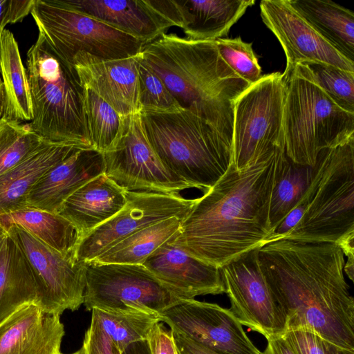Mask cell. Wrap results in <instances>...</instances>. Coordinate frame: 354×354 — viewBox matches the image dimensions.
Returning <instances> with one entry per match:
<instances>
[{
	"label": "cell",
	"instance_id": "35",
	"mask_svg": "<svg viewBox=\"0 0 354 354\" xmlns=\"http://www.w3.org/2000/svg\"><path fill=\"white\" fill-rule=\"evenodd\" d=\"M319 85L343 109L354 113V72L324 64H304Z\"/></svg>",
	"mask_w": 354,
	"mask_h": 354
},
{
	"label": "cell",
	"instance_id": "5",
	"mask_svg": "<svg viewBox=\"0 0 354 354\" xmlns=\"http://www.w3.org/2000/svg\"><path fill=\"white\" fill-rule=\"evenodd\" d=\"M306 209L282 239L337 244L354 255V136L320 152Z\"/></svg>",
	"mask_w": 354,
	"mask_h": 354
},
{
	"label": "cell",
	"instance_id": "2",
	"mask_svg": "<svg viewBox=\"0 0 354 354\" xmlns=\"http://www.w3.org/2000/svg\"><path fill=\"white\" fill-rule=\"evenodd\" d=\"M266 280L286 318V332L310 330L354 354V299L335 243L281 239L258 250Z\"/></svg>",
	"mask_w": 354,
	"mask_h": 354
},
{
	"label": "cell",
	"instance_id": "21",
	"mask_svg": "<svg viewBox=\"0 0 354 354\" xmlns=\"http://www.w3.org/2000/svg\"><path fill=\"white\" fill-rule=\"evenodd\" d=\"M104 169V153L79 148L39 179L28 196L26 207L58 214L73 193Z\"/></svg>",
	"mask_w": 354,
	"mask_h": 354
},
{
	"label": "cell",
	"instance_id": "32",
	"mask_svg": "<svg viewBox=\"0 0 354 354\" xmlns=\"http://www.w3.org/2000/svg\"><path fill=\"white\" fill-rule=\"evenodd\" d=\"M91 320L112 340L122 352L132 342L146 339L157 316L144 313H114L92 309Z\"/></svg>",
	"mask_w": 354,
	"mask_h": 354
},
{
	"label": "cell",
	"instance_id": "27",
	"mask_svg": "<svg viewBox=\"0 0 354 354\" xmlns=\"http://www.w3.org/2000/svg\"><path fill=\"white\" fill-rule=\"evenodd\" d=\"M0 225L5 230L17 225L64 256L75 258V250L80 240L78 232L59 214L24 207L0 214Z\"/></svg>",
	"mask_w": 354,
	"mask_h": 354
},
{
	"label": "cell",
	"instance_id": "10",
	"mask_svg": "<svg viewBox=\"0 0 354 354\" xmlns=\"http://www.w3.org/2000/svg\"><path fill=\"white\" fill-rule=\"evenodd\" d=\"M284 95V79L277 72L262 75L236 100L232 158L237 169L277 148H285Z\"/></svg>",
	"mask_w": 354,
	"mask_h": 354
},
{
	"label": "cell",
	"instance_id": "9",
	"mask_svg": "<svg viewBox=\"0 0 354 354\" xmlns=\"http://www.w3.org/2000/svg\"><path fill=\"white\" fill-rule=\"evenodd\" d=\"M86 310L158 316L180 298L141 264L86 262Z\"/></svg>",
	"mask_w": 354,
	"mask_h": 354
},
{
	"label": "cell",
	"instance_id": "43",
	"mask_svg": "<svg viewBox=\"0 0 354 354\" xmlns=\"http://www.w3.org/2000/svg\"><path fill=\"white\" fill-rule=\"evenodd\" d=\"M263 351L260 354H297L283 336L268 339Z\"/></svg>",
	"mask_w": 354,
	"mask_h": 354
},
{
	"label": "cell",
	"instance_id": "29",
	"mask_svg": "<svg viewBox=\"0 0 354 354\" xmlns=\"http://www.w3.org/2000/svg\"><path fill=\"white\" fill-rule=\"evenodd\" d=\"M184 219L182 217H171L149 225L115 245L91 261L142 265L149 256L179 230Z\"/></svg>",
	"mask_w": 354,
	"mask_h": 354
},
{
	"label": "cell",
	"instance_id": "37",
	"mask_svg": "<svg viewBox=\"0 0 354 354\" xmlns=\"http://www.w3.org/2000/svg\"><path fill=\"white\" fill-rule=\"evenodd\" d=\"M283 336L297 354H332L331 344L310 330L298 329Z\"/></svg>",
	"mask_w": 354,
	"mask_h": 354
},
{
	"label": "cell",
	"instance_id": "6",
	"mask_svg": "<svg viewBox=\"0 0 354 354\" xmlns=\"http://www.w3.org/2000/svg\"><path fill=\"white\" fill-rule=\"evenodd\" d=\"M25 68L33 131L49 142L93 148L85 122L84 89L75 68L40 34L27 52Z\"/></svg>",
	"mask_w": 354,
	"mask_h": 354
},
{
	"label": "cell",
	"instance_id": "39",
	"mask_svg": "<svg viewBox=\"0 0 354 354\" xmlns=\"http://www.w3.org/2000/svg\"><path fill=\"white\" fill-rule=\"evenodd\" d=\"M151 354H178L171 329L157 322L146 338Z\"/></svg>",
	"mask_w": 354,
	"mask_h": 354
},
{
	"label": "cell",
	"instance_id": "3",
	"mask_svg": "<svg viewBox=\"0 0 354 354\" xmlns=\"http://www.w3.org/2000/svg\"><path fill=\"white\" fill-rule=\"evenodd\" d=\"M137 57L181 108L207 121L232 146L234 103L250 85L223 61L216 41L163 33L145 44Z\"/></svg>",
	"mask_w": 354,
	"mask_h": 354
},
{
	"label": "cell",
	"instance_id": "36",
	"mask_svg": "<svg viewBox=\"0 0 354 354\" xmlns=\"http://www.w3.org/2000/svg\"><path fill=\"white\" fill-rule=\"evenodd\" d=\"M215 41L221 58L241 78L250 85L261 78V68L252 44L243 41L240 37Z\"/></svg>",
	"mask_w": 354,
	"mask_h": 354
},
{
	"label": "cell",
	"instance_id": "13",
	"mask_svg": "<svg viewBox=\"0 0 354 354\" xmlns=\"http://www.w3.org/2000/svg\"><path fill=\"white\" fill-rule=\"evenodd\" d=\"M196 201L179 194L127 190L123 208L80 241L75 258L80 262L91 261L149 225L171 217L185 218Z\"/></svg>",
	"mask_w": 354,
	"mask_h": 354
},
{
	"label": "cell",
	"instance_id": "15",
	"mask_svg": "<svg viewBox=\"0 0 354 354\" xmlns=\"http://www.w3.org/2000/svg\"><path fill=\"white\" fill-rule=\"evenodd\" d=\"M172 331L219 354H260L230 311L194 299H180L158 316Z\"/></svg>",
	"mask_w": 354,
	"mask_h": 354
},
{
	"label": "cell",
	"instance_id": "16",
	"mask_svg": "<svg viewBox=\"0 0 354 354\" xmlns=\"http://www.w3.org/2000/svg\"><path fill=\"white\" fill-rule=\"evenodd\" d=\"M261 17L281 44L284 72L297 64H324L354 72V62L340 54L292 7L289 0H263Z\"/></svg>",
	"mask_w": 354,
	"mask_h": 354
},
{
	"label": "cell",
	"instance_id": "20",
	"mask_svg": "<svg viewBox=\"0 0 354 354\" xmlns=\"http://www.w3.org/2000/svg\"><path fill=\"white\" fill-rule=\"evenodd\" d=\"M60 316L34 303L21 306L0 324V354H62Z\"/></svg>",
	"mask_w": 354,
	"mask_h": 354
},
{
	"label": "cell",
	"instance_id": "1",
	"mask_svg": "<svg viewBox=\"0 0 354 354\" xmlns=\"http://www.w3.org/2000/svg\"><path fill=\"white\" fill-rule=\"evenodd\" d=\"M287 160L285 148L280 147L241 169L232 162L213 187L197 198L169 241L218 268L274 241L270 199Z\"/></svg>",
	"mask_w": 354,
	"mask_h": 354
},
{
	"label": "cell",
	"instance_id": "23",
	"mask_svg": "<svg viewBox=\"0 0 354 354\" xmlns=\"http://www.w3.org/2000/svg\"><path fill=\"white\" fill-rule=\"evenodd\" d=\"M79 148L82 147L46 140L0 176V214L26 207L28 196L39 179Z\"/></svg>",
	"mask_w": 354,
	"mask_h": 354
},
{
	"label": "cell",
	"instance_id": "48",
	"mask_svg": "<svg viewBox=\"0 0 354 354\" xmlns=\"http://www.w3.org/2000/svg\"><path fill=\"white\" fill-rule=\"evenodd\" d=\"M71 354H84V353H83L82 348H81L80 349H79L76 352L71 353Z\"/></svg>",
	"mask_w": 354,
	"mask_h": 354
},
{
	"label": "cell",
	"instance_id": "14",
	"mask_svg": "<svg viewBox=\"0 0 354 354\" xmlns=\"http://www.w3.org/2000/svg\"><path fill=\"white\" fill-rule=\"evenodd\" d=\"M104 157V174L127 191L179 194L192 188L161 162L147 138L140 112L127 117L120 140Z\"/></svg>",
	"mask_w": 354,
	"mask_h": 354
},
{
	"label": "cell",
	"instance_id": "4",
	"mask_svg": "<svg viewBox=\"0 0 354 354\" xmlns=\"http://www.w3.org/2000/svg\"><path fill=\"white\" fill-rule=\"evenodd\" d=\"M147 138L163 165L205 193L226 172L232 146L209 123L188 110L141 111Z\"/></svg>",
	"mask_w": 354,
	"mask_h": 354
},
{
	"label": "cell",
	"instance_id": "42",
	"mask_svg": "<svg viewBox=\"0 0 354 354\" xmlns=\"http://www.w3.org/2000/svg\"><path fill=\"white\" fill-rule=\"evenodd\" d=\"M35 0H10V24L19 22L30 13Z\"/></svg>",
	"mask_w": 354,
	"mask_h": 354
},
{
	"label": "cell",
	"instance_id": "38",
	"mask_svg": "<svg viewBox=\"0 0 354 354\" xmlns=\"http://www.w3.org/2000/svg\"><path fill=\"white\" fill-rule=\"evenodd\" d=\"M84 354H121L112 340L91 320L82 346Z\"/></svg>",
	"mask_w": 354,
	"mask_h": 354
},
{
	"label": "cell",
	"instance_id": "12",
	"mask_svg": "<svg viewBox=\"0 0 354 354\" xmlns=\"http://www.w3.org/2000/svg\"><path fill=\"white\" fill-rule=\"evenodd\" d=\"M23 252L35 279L38 305L60 315L84 302L85 263L64 256L17 225L6 230Z\"/></svg>",
	"mask_w": 354,
	"mask_h": 354
},
{
	"label": "cell",
	"instance_id": "26",
	"mask_svg": "<svg viewBox=\"0 0 354 354\" xmlns=\"http://www.w3.org/2000/svg\"><path fill=\"white\" fill-rule=\"evenodd\" d=\"M334 48L354 62V13L330 0H289Z\"/></svg>",
	"mask_w": 354,
	"mask_h": 354
},
{
	"label": "cell",
	"instance_id": "41",
	"mask_svg": "<svg viewBox=\"0 0 354 354\" xmlns=\"http://www.w3.org/2000/svg\"><path fill=\"white\" fill-rule=\"evenodd\" d=\"M172 334L178 354H219L176 332Z\"/></svg>",
	"mask_w": 354,
	"mask_h": 354
},
{
	"label": "cell",
	"instance_id": "17",
	"mask_svg": "<svg viewBox=\"0 0 354 354\" xmlns=\"http://www.w3.org/2000/svg\"><path fill=\"white\" fill-rule=\"evenodd\" d=\"M146 44L172 26L183 28L178 0H59Z\"/></svg>",
	"mask_w": 354,
	"mask_h": 354
},
{
	"label": "cell",
	"instance_id": "45",
	"mask_svg": "<svg viewBox=\"0 0 354 354\" xmlns=\"http://www.w3.org/2000/svg\"><path fill=\"white\" fill-rule=\"evenodd\" d=\"M10 0H0V35L8 24H10Z\"/></svg>",
	"mask_w": 354,
	"mask_h": 354
},
{
	"label": "cell",
	"instance_id": "22",
	"mask_svg": "<svg viewBox=\"0 0 354 354\" xmlns=\"http://www.w3.org/2000/svg\"><path fill=\"white\" fill-rule=\"evenodd\" d=\"M126 203L127 190L102 174L73 193L58 214L75 227L81 240L120 211Z\"/></svg>",
	"mask_w": 354,
	"mask_h": 354
},
{
	"label": "cell",
	"instance_id": "46",
	"mask_svg": "<svg viewBox=\"0 0 354 354\" xmlns=\"http://www.w3.org/2000/svg\"><path fill=\"white\" fill-rule=\"evenodd\" d=\"M4 107L3 91L1 78L0 77V120L3 117Z\"/></svg>",
	"mask_w": 354,
	"mask_h": 354
},
{
	"label": "cell",
	"instance_id": "44",
	"mask_svg": "<svg viewBox=\"0 0 354 354\" xmlns=\"http://www.w3.org/2000/svg\"><path fill=\"white\" fill-rule=\"evenodd\" d=\"M121 354H151V352L147 339H142L129 344Z\"/></svg>",
	"mask_w": 354,
	"mask_h": 354
},
{
	"label": "cell",
	"instance_id": "24",
	"mask_svg": "<svg viewBox=\"0 0 354 354\" xmlns=\"http://www.w3.org/2000/svg\"><path fill=\"white\" fill-rule=\"evenodd\" d=\"M187 38L215 41L227 35L254 0H178Z\"/></svg>",
	"mask_w": 354,
	"mask_h": 354
},
{
	"label": "cell",
	"instance_id": "33",
	"mask_svg": "<svg viewBox=\"0 0 354 354\" xmlns=\"http://www.w3.org/2000/svg\"><path fill=\"white\" fill-rule=\"evenodd\" d=\"M46 140L29 123L0 120V176L13 168Z\"/></svg>",
	"mask_w": 354,
	"mask_h": 354
},
{
	"label": "cell",
	"instance_id": "7",
	"mask_svg": "<svg viewBox=\"0 0 354 354\" xmlns=\"http://www.w3.org/2000/svg\"><path fill=\"white\" fill-rule=\"evenodd\" d=\"M282 75L286 155L295 163L314 167L322 151L354 136V113L323 90L306 64H297Z\"/></svg>",
	"mask_w": 354,
	"mask_h": 354
},
{
	"label": "cell",
	"instance_id": "19",
	"mask_svg": "<svg viewBox=\"0 0 354 354\" xmlns=\"http://www.w3.org/2000/svg\"><path fill=\"white\" fill-rule=\"evenodd\" d=\"M142 265L182 299L224 292L220 268L194 257L169 240Z\"/></svg>",
	"mask_w": 354,
	"mask_h": 354
},
{
	"label": "cell",
	"instance_id": "25",
	"mask_svg": "<svg viewBox=\"0 0 354 354\" xmlns=\"http://www.w3.org/2000/svg\"><path fill=\"white\" fill-rule=\"evenodd\" d=\"M38 305V291L28 262L8 234L0 250V324L21 306Z\"/></svg>",
	"mask_w": 354,
	"mask_h": 354
},
{
	"label": "cell",
	"instance_id": "30",
	"mask_svg": "<svg viewBox=\"0 0 354 354\" xmlns=\"http://www.w3.org/2000/svg\"><path fill=\"white\" fill-rule=\"evenodd\" d=\"M84 89V112L93 149L105 153L113 151L120 140L127 117L88 88Z\"/></svg>",
	"mask_w": 354,
	"mask_h": 354
},
{
	"label": "cell",
	"instance_id": "40",
	"mask_svg": "<svg viewBox=\"0 0 354 354\" xmlns=\"http://www.w3.org/2000/svg\"><path fill=\"white\" fill-rule=\"evenodd\" d=\"M307 203L305 194L302 199L290 211L274 230V241L283 239L297 225L306 209Z\"/></svg>",
	"mask_w": 354,
	"mask_h": 354
},
{
	"label": "cell",
	"instance_id": "11",
	"mask_svg": "<svg viewBox=\"0 0 354 354\" xmlns=\"http://www.w3.org/2000/svg\"><path fill=\"white\" fill-rule=\"evenodd\" d=\"M258 249L220 268L230 311L239 322L270 339L286 332V318L261 270Z\"/></svg>",
	"mask_w": 354,
	"mask_h": 354
},
{
	"label": "cell",
	"instance_id": "18",
	"mask_svg": "<svg viewBox=\"0 0 354 354\" xmlns=\"http://www.w3.org/2000/svg\"><path fill=\"white\" fill-rule=\"evenodd\" d=\"M73 66L82 86L91 90L123 117L140 112L136 55L117 59L78 54Z\"/></svg>",
	"mask_w": 354,
	"mask_h": 354
},
{
	"label": "cell",
	"instance_id": "31",
	"mask_svg": "<svg viewBox=\"0 0 354 354\" xmlns=\"http://www.w3.org/2000/svg\"><path fill=\"white\" fill-rule=\"evenodd\" d=\"M313 167L288 158L272 189L270 224L274 233L286 216L302 199L311 183Z\"/></svg>",
	"mask_w": 354,
	"mask_h": 354
},
{
	"label": "cell",
	"instance_id": "34",
	"mask_svg": "<svg viewBox=\"0 0 354 354\" xmlns=\"http://www.w3.org/2000/svg\"><path fill=\"white\" fill-rule=\"evenodd\" d=\"M137 59L140 112L171 113L183 109L163 82L138 57Z\"/></svg>",
	"mask_w": 354,
	"mask_h": 354
},
{
	"label": "cell",
	"instance_id": "47",
	"mask_svg": "<svg viewBox=\"0 0 354 354\" xmlns=\"http://www.w3.org/2000/svg\"><path fill=\"white\" fill-rule=\"evenodd\" d=\"M7 235V231L0 225V250L1 249L3 241Z\"/></svg>",
	"mask_w": 354,
	"mask_h": 354
},
{
	"label": "cell",
	"instance_id": "8",
	"mask_svg": "<svg viewBox=\"0 0 354 354\" xmlns=\"http://www.w3.org/2000/svg\"><path fill=\"white\" fill-rule=\"evenodd\" d=\"M30 14L39 34L71 66L80 53L104 59H122L137 55L145 44L59 0H35Z\"/></svg>",
	"mask_w": 354,
	"mask_h": 354
},
{
	"label": "cell",
	"instance_id": "49",
	"mask_svg": "<svg viewBox=\"0 0 354 354\" xmlns=\"http://www.w3.org/2000/svg\"></svg>",
	"mask_w": 354,
	"mask_h": 354
},
{
	"label": "cell",
	"instance_id": "28",
	"mask_svg": "<svg viewBox=\"0 0 354 354\" xmlns=\"http://www.w3.org/2000/svg\"><path fill=\"white\" fill-rule=\"evenodd\" d=\"M0 74L4 100L3 117L20 122L31 121V97L26 68L17 41L7 29L0 35Z\"/></svg>",
	"mask_w": 354,
	"mask_h": 354
}]
</instances>
